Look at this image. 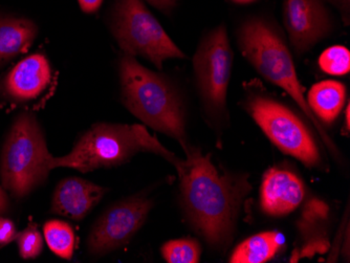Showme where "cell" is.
Segmentation results:
<instances>
[{
  "instance_id": "obj_1",
  "label": "cell",
  "mask_w": 350,
  "mask_h": 263,
  "mask_svg": "<svg viewBox=\"0 0 350 263\" xmlns=\"http://www.w3.org/2000/svg\"><path fill=\"white\" fill-rule=\"evenodd\" d=\"M178 170L180 202L191 227L213 250L231 245L251 184L243 174H220L211 154L189 146Z\"/></svg>"
},
{
  "instance_id": "obj_2",
  "label": "cell",
  "mask_w": 350,
  "mask_h": 263,
  "mask_svg": "<svg viewBox=\"0 0 350 263\" xmlns=\"http://www.w3.org/2000/svg\"><path fill=\"white\" fill-rule=\"evenodd\" d=\"M237 42L241 54L254 70L267 81L282 88L290 95L306 119L314 125L324 145L334 156L337 154V147L308 108L292 53L278 25L273 19L260 15L247 17L237 27Z\"/></svg>"
},
{
  "instance_id": "obj_3",
  "label": "cell",
  "mask_w": 350,
  "mask_h": 263,
  "mask_svg": "<svg viewBox=\"0 0 350 263\" xmlns=\"http://www.w3.org/2000/svg\"><path fill=\"white\" fill-rule=\"evenodd\" d=\"M122 100L133 115L147 126L178 141L185 151L187 117L180 92L164 74L142 66L131 55L119 62Z\"/></svg>"
},
{
  "instance_id": "obj_4",
  "label": "cell",
  "mask_w": 350,
  "mask_h": 263,
  "mask_svg": "<svg viewBox=\"0 0 350 263\" xmlns=\"http://www.w3.org/2000/svg\"><path fill=\"white\" fill-rule=\"evenodd\" d=\"M141 152L161 156L176 170L184 162L165 148L142 125L99 123L79 139L68 154L61 158L54 156L53 169L68 167L86 174L125 164Z\"/></svg>"
},
{
  "instance_id": "obj_5",
  "label": "cell",
  "mask_w": 350,
  "mask_h": 263,
  "mask_svg": "<svg viewBox=\"0 0 350 263\" xmlns=\"http://www.w3.org/2000/svg\"><path fill=\"white\" fill-rule=\"evenodd\" d=\"M54 156L33 113H21L5 139L0 158L3 188L15 198L29 195L46 180Z\"/></svg>"
},
{
  "instance_id": "obj_6",
  "label": "cell",
  "mask_w": 350,
  "mask_h": 263,
  "mask_svg": "<svg viewBox=\"0 0 350 263\" xmlns=\"http://www.w3.org/2000/svg\"><path fill=\"white\" fill-rule=\"evenodd\" d=\"M243 107L281 152L300 161L308 168L321 167V154L312 133L288 105L265 92L251 90Z\"/></svg>"
},
{
  "instance_id": "obj_7",
  "label": "cell",
  "mask_w": 350,
  "mask_h": 263,
  "mask_svg": "<svg viewBox=\"0 0 350 263\" xmlns=\"http://www.w3.org/2000/svg\"><path fill=\"white\" fill-rule=\"evenodd\" d=\"M110 29L126 55L143 57L159 70L165 60L186 57L142 0H117Z\"/></svg>"
},
{
  "instance_id": "obj_8",
  "label": "cell",
  "mask_w": 350,
  "mask_h": 263,
  "mask_svg": "<svg viewBox=\"0 0 350 263\" xmlns=\"http://www.w3.org/2000/svg\"><path fill=\"white\" fill-rule=\"evenodd\" d=\"M234 55L227 27L218 25L200 41L193 58L198 92L206 115L214 123L229 119L228 88Z\"/></svg>"
},
{
  "instance_id": "obj_9",
  "label": "cell",
  "mask_w": 350,
  "mask_h": 263,
  "mask_svg": "<svg viewBox=\"0 0 350 263\" xmlns=\"http://www.w3.org/2000/svg\"><path fill=\"white\" fill-rule=\"evenodd\" d=\"M152 207L150 198L137 195L106 210L92 225L88 236L90 254L103 256L129 243L144 225Z\"/></svg>"
},
{
  "instance_id": "obj_10",
  "label": "cell",
  "mask_w": 350,
  "mask_h": 263,
  "mask_svg": "<svg viewBox=\"0 0 350 263\" xmlns=\"http://www.w3.org/2000/svg\"><path fill=\"white\" fill-rule=\"evenodd\" d=\"M282 14L291 45L298 55L312 50L334 29L326 0H283Z\"/></svg>"
},
{
  "instance_id": "obj_11",
  "label": "cell",
  "mask_w": 350,
  "mask_h": 263,
  "mask_svg": "<svg viewBox=\"0 0 350 263\" xmlns=\"http://www.w3.org/2000/svg\"><path fill=\"white\" fill-rule=\"evenodd\" d=\"M304 196V182L288 169L275 167L265 172L260 188V206L267 215H288L301 205Z\"/></svg>"
},
{
  "instance_id": "obj_12",
  "label": "cell",
  "mask_w": 350,
  "mask_h": 263,
  "mask_svg": "<svg viewBox=\"0 0 350 263\" xmlns=\"http://www.w3.org/2000/svg\"><path fill=\"white\" fill-rule=\"evenodd\" d=\"M52 80V68L43 55L34 54L19 62L3 80L5 95L14 102H27L40 96Z\"/></svg>"
},
{
  "instance_id": "obj_13",
  "label": "cell",
  "mask_w": 350,
  "mask_h": 263,
  "mask_svg": "<svg viewBox=\"0 0 350 263\" xmlns=\"http://www.w3.org/2000/svg\"><path fill=\"white\" fill-rule=\"evenodd\" d=\"M299 247L292 260L323 254L329 247V207L319 198H312L304 205L297 223Z\"/></svg>"
},
{
  "instance_id": "obj_14",
  "label": "cell",
  "mask_w": 350,
  "mask_h": 263,
  "mask_svg": "<svg viewBox=\"0 0 350 263\" xmlns=\"http://www.w3.org/2000/svg\"><path fill=\"white\" fill-rule=\"evenodd\" d=\"M106 191V188L83 178H64L55 189L52 213L81 221L99 204Z\"/></svg>"
},
{
  "instance_id": "obj_15",
  "label": "cell",
  "mask_w": 350,
  "mask_h": 263,
  "mask_svg": "<svg viewBox=\"0 0 350 263\" xmlns=\"http://www.w3.org/2000/svg\"><path fill=\"white\" fill-rule=\"evenodd\" d=\"M347 99L345 84L324 80L314 84L308 92L306 103L318 121L329 126L339 117Z\"/></svg>"
},
{
  "instance_id": "obj_16",
  "label": "cell",
  "mask_w": 350,
  "mask_h": 263,
  "mask_svg": "<svg viewBox=\"0 0 350 263\" xmlns=\"http://www.w3.org/2000/svg\"><path fill=\"white\" fill-rule=\"evenodd\" d=\"M37 32L36 25L29 19L0 18V66L27 51L36 38Z\"/></svg>"
},
{
  "instance_id": "obj_17",
  "label": "cell",
  "mask_w": 350,
  "mask_h": 263,
  "mask_svg": "<svg viewBox=\"0 0 350 263\" xmlns=\"http://www.w3.org/2000/svg\"><path fill=\"white\" fill-rule=\"evenodd\" d=\"M282 247V238L277 232H263L249 237L238 245L231 255L232 263H265L274 258Z\"/></svg>"
},
{
  "instance_id": "obj_18",
  "label": "cell",
  "mask_w": 350,
  "mask_h": 263,
  "mask_svg": "<svg viewBox=\"0 0 350 263\" xmlns=\"http://www.w3.org/2000/svg\"><path fill=\"white\" fill-rule=\"evenodd\" d=\"M45 241L53 253L61 258L70 260L74 254L75 232L66 221H50L43 227Z\"/></svg>"
},
{
  "instance_id": "obj_19",
  "label": "cell",
  "mask_w": 350,
  "mask_h": 263,
  "mask_svg": "<svg viewBox=\"0 0 350 263\" xmlns=\"http://www.w3.org/2000/svg\"><path fill=\"white\" fill-rule=\"evenodd\" d=\"M161 251L168 263H198L202 256L200 243L191 237L167 241Z\"/></svg>"
},
{
  "instance_id": "obj_20",
  "label": "cell",
  "mask_w": 350,
  "mask_h": 263,
  "mask_svg": "<svg viewBox=\"0 0 350 263\" xmlns=\"http://www.w3.org/2000/svg\"><path fill=\"white\" fill-rule=\"evenodd\" d=\"M320 68L329 76H345L350 70V52L343 45L326 49L319 57Z\"/></svg>"
},
{
  "instance_id": "obj_21",
  "label": "cell",
  "mask_w": 350,
  "mask_h": 263,
  "mask_svg": "<svg viewBox=\"0 0 350 263\" xmlns=\"http://www.w3.org/2000/svg\"><path fill=\"white\" fill-rule=\"evenodd\" d=\"M19 254L23 259L38 257L43 250V239L36 225H29L27 229L17 234Z\"/></svg>"
},
{
  "instance_id": "obj_22",
  "label": "cell",
  "mask_w": 350,
  "mask_h": 263,
  "mask_svg": "<svg viewBox=\"0 0 350 263\" xmlns=\"http://www.w3.org/2000/svg\"><path fill=\"white\" fill-rule=\"evenodd\" d=\"M17 237V232L13 221L0 216V245H8Z\"/></svg>"
},
{
  "instance_id": "obj_23",
  "label": "cell",
  "mask_w": 350,
  "mask_h": 263,
  "mask_svg": "<svg viewBox=\"0 0 350 263\" xmlns=\"http://www.w3.org/2000/svg\"><path fill=\"white\" fill-rule=\"evenodd\" d=\"M155 9L165 14H170L178 5V0H146Z\"/></svg>"
},
{
  "instance_id": "obj_24",
  "label": "cell",
  "mask_w": 350,
  "mask_h": 263,
  "mask_svg": "<svg viewBox=\"0 0 350 263\" xmlns=\"http://www.w3.org/2000/svg\"><path fill=\"white\" fill-rule=\"evenodd\" d=\"M339 10L342 19L346 25H349L350 18V0H330Z\"/></svg>"
},
{
  "instance_id": "obj_25",
  "label": "cell",
  "mask_w": 350,
  "mask_h": 263,
  "mask_svg": "<svg viewBox=\"0 0 350 263\" xmlns=\"http://www.w3.org/2000/svg\"><path fill=\"white\" fill-rule=\"evenodd\" d=\"M103 0H79L80 7L86 13H94L101 7Z\"/></svg>"
},
{
  "instance_id": "obj_26",
  "label": "cell",
  "mask_w": 350,
  "mask_h": 263,
  "mask_svg": "<svg viewBox=\"0 0 350 263\" xmlns=\"http://www.w3.org/2000/svg\"><path fill=\"white\" fill-rule=\"evenodd\" d=\"M10 208L9 197H8L7 193H5V189L3 187H0V216L7 213L8 210Z\"/></svg>"
},
{
  "instance_id": "obj_27",
  "label": "cell",
  "mask_w": 350,
  "mask_h": 263,
  "mask_svg": "<svg viewBox=\"0 0 350 263\" xmlns=\"http://www.w3.org/2000/svg\"><path fill=\"white\" fill-rule=\"evenodd\" d=\"M350 105L349 103H346V109H345V128L347 130V133H349L350 129Z\"/></svg>"
},
{
  "instance_id": "obj_28",
  "label": "cell",
  "mask_w": 350,
  "mask_h": 263,
  "mask_svg": "<svg viewBox=\"0 0 350 263\" xmlns=\"http://www.w3.org/2000/svg\"><path fill=\"white\" fill-rule=\"evenodd\" d=\"M232 1L238 5H249V3H256L258 0H232Z\"/></svg>"
}]
</instances>
